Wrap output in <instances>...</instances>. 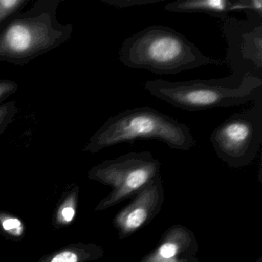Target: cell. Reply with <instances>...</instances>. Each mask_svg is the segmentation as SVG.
Here are the masks:
<instances>
[{
  "mask_svg": "<svg viewBox=\"0 0 262 262\" xmlns=\"http://www.w3.org/2000/svg\"><path fill=\"white\" fill-rule=\"evenodd\" d=\"M119 60L128 68L144 69L156 75H176L206 66H221L220 59L204 55L191 41L166 26L152 25L125 39Z\"/></svg>",
  "mask_w": 262,
  "mask_h": 262,
  "instance_id": "obj_1",
  "label": "cell"
},
{
  "mask_svg": "<svg viewBox=\"0 0 262 262\" xmlns=\"http://www.w3.org/2000/svg\"><path fill=\"white\" fill-rule=\"evenodd\" d=\"M60 0H37L0 28V62L25 66L65 43L72 24L57 18Z\"/></svg>",
  "mask_w": 262,
  "mask_h": 262,
  "instance_id": "obj_2",
  "label": "cell"
},
{
  "mask_svg": "<svg viewBox=\"0 0 262 262\" xmlns=\"http://www.w3.org/2000/svg\"><path fill=\"white\" fill-rule=\"evenodd\" d=\"M139 140L160 141L179 150H188L196 145L186 125L145 106L126 110L108 118L91 136L84 151L97 152L118 144H133Z\"/></svg>",
  "mask_w": 262,
  "mask_h": 262,
  "instance_id": "obj_3",
  "label": "cell"
},
{
  "mask_svg": "<svg viewBox=\"0 0 262 262\" xmlns=\"http://www.w3.org/2000/svg\"><path fill=\"white\" fill-rule=\"evenodd\" d=\"M145 89L155 97L176 108L201 111L254 102L262 98V79L248 77L237 88L222 86L217 79L171 82L147 81Z\"/></svg>",
  "mask_w": 262,
  "mask_h": 262,
  "instance_id": "obj_4",
  "label": "cell"
},
{
  "mask_svg": "<svg viewBox=\"0 0 262 262\" xmlns=\"http://www.w3.org/2000/svg\"><path fill=\"white\" fill-rule=\"evenodd\" d=\"M246 16V20L228 17L222 22L228 44L224 62L231 73L217 79L226 88H237L248 77L262 79V16L251 13Z\"/></svg>",
  "mask_w": 262,
  "mask_h": 262,
  "instance_id": "obj_5",
  "label": "cell"
},
{
  "mask_svg": "<svg viewBox=\"0 0 262 262\" xmlns=\"http://www.w3.org/2000/svg\"><path fill=\"white\" fill-rule=\"evenodd\" d=\"M214 128L210 141L217 156L231 165L252 160L262 142V98Z\"/></svg>",
  "mask_w": 262,
  "mask_h": 262,
  "instance_id": "obj_6",
  "label": "cell"
},
{
  "mask_svg": "<svg viewBox=\"0 0 262 262\" xmlns=\"http://www.w3.org/2000/svg\"><path fill=\"white\" fill-rule=\"evenodd\" d=\"M165 10L171 13H205L224 21L231 12L254 11V0H176L165 5Z\"/></svg>",
  "mask_w": 262,
  "mask_h": 262,
  "instance_id": "obj_7",
  "label": "cell"
},
{
  "mask_svg": "<svg viewBox=\"0 0 262 262\" xmlns=\"http://www.w3.org/2000/svg\"><path fill=\"white\" fill-rule=\"evenodd\" d=\"M30 0H0V28L24 11Z\"/></svg>",
  "mask_w": 262,
  "mask_h": 262,
  "instance_id": "obj_8",
  "label": "cell"
},
{
  "mask_svg": "<svg viewBox=\"0 0 262 262\" xmlns=\"http://www.w3.org/2000/svg\"><path fill=\"white\" fill-rule=\"evenodd\" d=\"M18 112L19 108L15 101H10L0 105V136L14 120Z\"/></svg>",
  "mask_w": 262,
  "mask_h": 262,
  "instance_id": "obj_9",
  "label": "cell"
},
{
  "mask_svg": "<svg viewBox=\"0 0 262 262\" xmlns=\"http://www.w3.org/2000/svg\"><path fill=\"white\" fill-rule=\"evenodd\" d=\"M161 1H165V0H102V2L108 5L114 6L118 8L148 5V4H156Z\"/></svg>",
  "mask_w": 262,
  "mask_h": 262,
  "instance_id": "obj_10",
  "label": "cell"
},
{
  "mask_svg": "<svg viewBox=\"0 0 262 262\" xmlns=\"http://www.w3.org/2000/svg\"><path fill=\"white\" fill-rule=\"evenodd\" d=\"M19 89V85L10 79H0V105L4 104L12 95L15 94Z\"/></svg>",
  "mask_w": 262,
  "mask_h": 262,
  "instance_id": "obj_11",
  "label": "cell"
},
{
  "mask_svg": "<svg viewBox=\"0 0 262 262\" xmlns=\"http://www.w3.org/2000/svg\"><path fill=\"white\" fill-rule=\"evenodd\" d=\"M146 211L143 208H137L128 214L126 221L127 227L131 229L139 228L146 219Z\"/></svg>",
  "mask_w": 262,
  "mask_h": 262,
  "instance_id": "obj_12",
  "label": "cell"
},
{
  "mask_svg": "<svg viewBox=\"0 0 262 262\" xmlns=\"http://www.w3.org/2000/svg\"><path fill=\"white\" fill-rule=\"evenodd\" d=\"M177 246L174 244L166 243L162 245L159 250L160 255L164 258H171L177 254Z\"/></svg>",
  "mask_w": 262,
  "mask_h": 262,
  "instance_id": "obj_13",
  "label": "cell"
},
{
  "mask_svg": "<svg viewBox=\"0 0 262 262\" xmlns=\"http://www.w3.org/2000/svg\"><path fill=\"white\" fill-rule=\"evenodd\" d=\"M51 262H77V256L74 253L65 251L55 256Z\"/></svg>",
  "mask_w": 262,
  "mask_h": 262,
  "instance_id": "obj_14",
  "label": "cell"
},
{
  "mask_svg": "<svg viewBox=\"0 0 262 262\" xmlns=\"http://www.w3.org/2000/svg\"><path fill=\"white\" fill-rule=\"evenodd\" d=\"M21 226V222L16 219H7L3 223V227L6 231H11Z\"/></svg>",
  "mask_w": 262,
  "mask_h": 262,
  "instance_id": "obj_15",
  "label": "cell"
},
{
  "mask_svg": "<svg viewBox=\"0 0 262 262\" xmlns=\"http://www.w3.org/2000/svg\"><path fill=\"white\" fill-rule=\"evenodd\" d=\"M62 214L64 219L67 222H70L74 217L75 211L73 208L68 207V208H65L62 210Z\"/></svg>",
  "mask_w": 262,
  "mask_h": 262,
  "instance_id": "obj_16",
  "label": "cell"
}]
</instances>
